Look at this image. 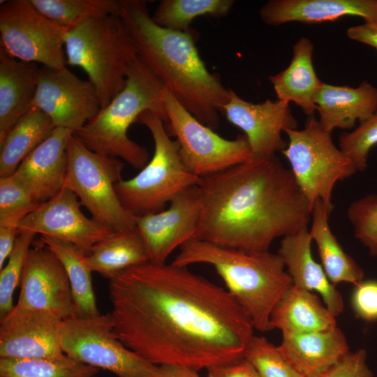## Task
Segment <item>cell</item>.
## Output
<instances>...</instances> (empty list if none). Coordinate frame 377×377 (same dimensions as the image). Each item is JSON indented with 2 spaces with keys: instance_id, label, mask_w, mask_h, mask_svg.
<instances>
[{
  "instance_id": "1",
  "label": "cell",
  "mask_w": 377,
  "mask_h": 377,
  "mask_svg": "<svg viewBox=\"0 0 377 377\" xmlns=\"http://www.w3.org/2000/svg\"><path fill=\"white\" fill-rule=\"evenodd\" d=\"M114 332L157 365L198 371L244 358L255 330L223 288L188 267L148 261L110 281Z\"/></svg>"
},
{
  "instance_id": "2",
  "label": "cell",
  "mask_w": 377,
  "mask_h": 377,
  "mask_svg": "<svg viewBox=\"0 0 377 377\" xmlns=\"http://www.w3.org/2000/svg\"><path fill=\"white\" fill-rule=\"evenodd\" d=\"M202 209L193 239L249 252L308 228L310 205L290 170L275 156L201 178Z\"/></svg>"
},
{
  "instance_id": "3",
  "label": "cell",
  "mask_w": 377,
  "mask_h": 377,
  "mask_svg": "<svg viewBox=\"0 0 377 377\" xmlns=\"http://www.w3.org/2000/svg\"><path fill=\"white\" fill-rule=\"evenodd\" d=\"M119 3V17L140 59L190 113L216 129L229 89L206 67L195 45L194 34L157 24L146 1L120 0Z\"/></svg>"
},
{
  "instance_id": "4",
  "label": "cell",
  "mask_w": 377,
  "mask_h": 377,
  "mask_svg": "<svg viewBox=\"0 0 377 377\" xmlns=\"http://www.w3.org/2000/svg\"><path fill=\"white\" fill-rule=\"evenodd\" d=\"M172 263L188 267L211 265L225 283L227 291L246 311L255 330H272V311L293 281L278 253L249 252L192 239L180 248Z\"/></svg>"
},
{
  "instance_id": "5",
  "label": "cell",
  "mask_w": 377,
  "mask_h": 377,
  "mask_svg": "<svg viewBox=\"0 0 377 377\" xmlns=\"http://www.w3.org/2000/svg\"><path fill=\"white\" fill-rule=\"evenodd\" d=\"M166 92L161 81L138 57L129 68L122 90L73 135L96 153L142 169L150 160L149 152L129 138L128 128L146 111L167 123Z\"/></svg>"
},
{
  "instance_id": "6",
  "label": "cell",
  "mask_w": 377,
  "mask_h": 377,
  "mask_svg": "<svg viewBox=\"0 0 377 377\" xmlns=\"http://www.w3.org/2000/svg\"><path fill=\"white\" fill-rule=\"evenodd\" d=\"M66 64L83 69L107 106L125 85L135 46L119 14L92 17L66 30Z\"/></svg>"
},
{
  "instance_id": "7",
  "label": "cell",
  "mask_w": 377,
  "mask_h": 377,
  "mask_svg": "<svg viewBox=\"0 0 377 377\" xmlns=\"http://www.w3.org/2000/svg\"><path fill=\"white\" fill-rule=\"evenodd\" d=\"M137 122L145 126L152 135L153 156L138 174L121 179L114 188L123 207L140 216L163 210L181 192L198 185L201 178L186 168L178 143L167 133L165 123L159 117L146 111Z\"/></svg>"
},
{
  "instance_id": "8",
  "label": "cell",
  "mask_w": 377,
  "mask_h": 377,
  "mask_svg": "<svg viewBox=\"0 0 377 377\" xmlns=\"http://www.w3.org/2000/svg\"><path fill=\"white\" fill-rule=\"evenodd\" d=\"M67 154L64 187L77 196L92 219L115 232L135 229V216L123 207L114 188L122 179L124 162L90 150L74 135Z\"/></svg>"
},
{
  "instance_id": "9",
  "label": "cell",
  "mask_w": 377,
  "mask_h": 377,
  "mask_svg": "<svg viewBox=\"0 0 377 377\" xmlns=\"http://www.w3.org/2000/svg\"><path fill=\"white\" fill-rule=\"evenodd\" d=\"M284 133L288 142L281 153L311 209L317 200L333 209L331 199L335 184L353 175L357 171L355 165L314 116L308 117L303 129H287Z\"/></svg>"
},
{
  "instance_id": "10",
  "label": "cell",
  "mask_w": 377,
  "mask_h": 377,
  "mask_svg": "<svg viewBox=\"0 0 377 377\" xmlns=\"http://www.w3.org/2000/svg\"><path fill=\"white\" fill-rule=\"evenodd\" d=\"M59 343L66 355L109 371L117 377H159V366L133 351L118 339L110 312L62 320Z\"/></svg>"
},
{
  "instance_id": "11",
  "label": "cell",
  "mask_w": 377,
  "mask_h": 377,
  "mask_svg": "<svg viewBox=\"0 0 377 377\" xmlns=\"http://www.w3.org/2000/svg\"><path fill=\"white\" fill-rule=\"evenodd\" d=\"M165 108L168 117L166 132L176 138L181 160L193 175L203 178L253 156L244 135H238L233 140L220 136L198 120L168 89Z\"/></svg>"
},
{
  "instance_id": "12",
  "label": "cell",
  "mask_w": 377,
  "mask_h": 377,
  "mask_svg": "<svg viewBox=\"0 0 377 377\" xmlns=\"http://www.w3.org/2000/svg\"><path fill=\"white\" fill-rule=\"evenodd\" d=\"M66 30L38 10L29 0L1 3L0 50L11 57L62 69L66 64Z\"/></svg>"
},
{
  "instance_id": "13",
  "label": "cell",
  "mask_w": 377,
  "mask_h": 377,
  "mask_svg": "<svg viewBox=\"0 0 377 377\" xmlns=\"http://www.w3.org/2000/svg\"><path fill=\"white\" fill-rule=\"evenodd\" d=\"M32 106L45 112L55 127L74 133L101 110L94 84L79 78L66 67L59 70L40 68Z\"/></svg>"
},
{
  "instance_id": "14",
  "label": "cell",
  "mask_w": 377,
  "mask_h": 377,
  "mask_svg": "<svg viewBox=\"0 0 377 377\" xmlns=\"http://www.w3.org/2000/svg\"><path fill=\"white\" fill-rule=\"evenodd\" d=\"M80 206L77 196L64 187L28 214L20 222L18 232L29 231L65 241L89 255L96 244L115 231L87 218Z\"/></svg>"
},
{
  "instance_id": "15",
  "label": "cell",
  "mask_w": 377,
  "mask_h": 377,
  "mask_svg": "<svg viewBox=\"0 0 377 377\" xmlns=\"http://www.w3.org/2000/svg\"><path fill=\"white\" fill-rule=\"evenodd\" d=\"M202 209V194L197 185L181 192L163 210L135 216L149 261L165 263L177 248L193 239Z\"/></svg>"
},
{
  "instance_id": "16",
  "label": "cell",
  "mask_w": 377,
  "mask_h": 377,
  "mask_svg": "<svg viewBox=\"0 0 377 377\" xmlns=\"http://www.w3.org/2000/svg\"><path fill=\"white\" fill-rule=\"evenodd\" d=\"M20 286L16 306L47 311L62 320L75 316L65 269L40 239L28 253Z\"/></svg>"
},
{
  "instance_id": "17",
  "label": "cell",
  "mask_w": 377,
  "mask_h": 377,
  "mask_svg": "<svg viewBox=\"0 0 377 377\" xmlns=\"http://www.w3.org/2000/svg\"><path fill=\"white\" fill-rule=\"evenodd\" d=\"M222 114L244 133L253 156H272L281 152L288 145L281 133L297 128L289 103L268 99L253 103L242 98L230 89Z\"/></svg>"
},
{
  "instance_id": "18",
  "label": "cell",
  "mask_w": 377,
  "mask_h": 377,
  "mask_svg": "<svg viewBox=\"0 0 377 377\" xmlns=\"http://www.w3.org/2000/svg\"><path fill=\"white\" fill-rule=\"evenodd\" d=\"M62 320L54 314L15 305L0 319V358L17 360L64 356L59 343Z\"/></svg>"
},
{
  "instance_id": "19",
  "label": "cell",
  "mask_w": 377,
  "mask_h": 377,
  "mask_svg": "<svg viewBox=\"0 0 377 377\" xmlns=\"http://www.w3.org/2000/svg\"><path fill=\"white\" fill-rule=\"evenodd\" d=\"M74 132L55 127L13 173L15 179L38 202L45 201L64 188L68 169L67 147Z\"/></svg>"
},
{
  "instance_id": "20",
  "label": "cell",
  "mask_w": 377,
  "mask_h": 377,
  "mask_svg": "<svg viewBox=\"0 0 377 377\" xmlns=\"http://www.w3.org/2000/svg\"><path fill=\"white\" fill-rule=\"evenodd\" d=\"M259 15L269 26L334 22L345 16L367 22L377 20V0H270L260 8Z\"/></svg>"
},
{
  "instance_id": "21",
  "label": "cell",
  "mask_w": 377,
  "mask_h": 377,
  "mask_svg": "<svg viewBox=\"0 0 377 377\" xmlns=\"http://www.w3.org/2000/svg\"><path fill=\"white\" fill-rule=\"evenodd\" d=\"M312 239L309 228L282 237L278 254L293 283L319 295L328 310L335 316L344 308L343 297L329 280L321 264L311 253Z\"/></svg>"
},
{
  "instance_id": "22",
  "label": "cell",
  "mask_w": 377,
  "mask_h": 377,
  "mask_svg": "<svg viewBox=\"0 0 377 377\" xmlns=\"http://www.w3.org/2000/svg\"><path fill=\"white\" fill-rule=\"evenodd\" d=\"M278 346L303 377H321L349 353L346 337L337 326L323 331L282 335Z\"/></svg>"
},
{
  "instance_id": "23",
  "label": "cell",
  "mask_w": 377,
  "mask_h": 377,
  "mask_svg": "<svg viewBox=\"0 0 377 377\" xmlns=\"http://www.w3.org/2000/svg\"><path fill=\"white\" fill-rule=\"evenodd\" d=\"M314 102L319 114L318 120L323 130L350 129L377 110V88L367 81L357 87L337 86L323 82Z\"/></svg>"
},
{
  "instance_id": "24",
  "label": "cell",
  "mask_w": 377,
  "mask_h": 377,
  "mask_svg": "<svg viewBox=\"0 0 377 377\" xmlns=\"http://www.w3.org/2000/svg\"><path fill=\"white\" fill-rule=\"evenodd\" d=\"M40 68L0 50V142L32 107Z\"/></svg>"
},
{
  "instance_id": "25",
  "label": "cell",
  "mask_w": 377,
  "mask_h": 377,
  "mask_svg": "<svg viewBox=\"0 0 377 377\" xmlns=\"http://www.w3.org/2000/svg\"><path fill=\"white\" fill-rule=\"evenodd\" d=\"M271 325L282 335L323 331L337 327L336 317L317 294L293 283L276 304Z\"/></svg>"
},
{
  "instance_id": "26",
  "label": "cell",
  "mask_w": 377,
  "mask_h": 377,
  "mask_svg": "<svg viewBox=\"0 0 377 377\" xmlns=\"http://www.w3.org/2000/svg\"><path fill=\"white\" fill-rule=\"evenodd\" d=\"M293 58L282 71L269 76L277 100L293 102L308 117L316 111L315 96L322 82L313 64V45L306 37H301L293 47Z\"/></svg>"
},
{
  "instance_id": "27",
  "label": "cell",
  "mask_w": 377,
  "mask_h": 377,
  "mask_svg": "<svg viewBox=\"0 0 377 377\" xmlns=\"http://www.w3.org/2000/svg\"><path fill=\"white\" fill-rule=\"evenodd\" d=\"M333 209L317 200L311 209L310 237L317 247L321 265L330 282L335 286L340 283L354 286L364 280V272L350 256L333 234L329 216Z\"/></svg>"
},
{
  "instance_id": "28",
  "label": "cell",
  "mask_w": 377,
  "mask_h": 377,
  "mask_svg": "<svg viewBox=\"0 0 377 377\" xmlns=\"http://www.w3.org/2000/svg\"><path fill=\"white\" fill-rule=\"evenodd\" d=\"M86 261L92 271L110 281L121 272L145 263L149 257L137 229L114 232L96 244Z\"/></svg>"
},
{
  "instance_id": "29",
  "label": "cell",
  "mask_w": 377,
  "mask_h": 377,
  "mask_svg": "<svg viewBox=\"0 0 377 377\" xmlns=\"http://www.w3.org/2000/svg\"><path fill=\"white\" fill-rule=\"evenodd\" d=\"M55 128L51 119L32 106L0 142V177L13 175L21 162Z\"/></svg>"
},
{
  "instance_id": "30",
  "label": "cell",
  "mask_w": 377,
  "mask_h": 377,
  "mask_svg": "<svg viewBox=\"0 0 377 377\" xmlns=\"http://www.w3.org/2000/svg\"><path fill=\"white\" fill-rule=\"evenodd\" d=\"M60 260L66 272L71 289L75 316L89 318L99 316L92 284V271L86 256L74 244L41 236L39 239Z\"/></svg>"
},
{
  "instance_id": "31",
  "label": "cell",
  "mask_w": 377,
  "mask_h": 377,
  "mask_svg": "<svg viewBox=\"0 0 377 377\" xmlns=\"http://www.w3.org/2000/svg\"><path fill=\"white\" fill-rule=\"evenodd\" d=\"M232 0H162L152 16L159 26L187 31L192 21L200 16H226L234 5Z\"/></svg>"
},
{
  "instance_id": "32",
  "label": "cell",
  "mask_w": 377,
  "mask_h": 377,
  "mask_svg": "<svg viewBox=\"0 0 377 377\" xmlns=\"http://www.w3.org/2000/svg\"><path fill=\"white\" fill-rule=\"evenodd\" d=\"M99 369L66 355L58 358H0V377H96Z\"/></svg>"
},
{
  "instance_id": "33",
  "label": "cell",
  "mask_w": 377,
  "mask_h": 377,
  "mask_svg": "<svg viewBox=\"0 0 377 377\" xmlns=\"http://www.w3.org/2000/svg\"><path fill=\"white\" fill-rule=\"evenodd\" d=\"M41 13L68 29L92 17L119 14L114 0H29Z\"/></svg>"
},
{
  "instance_id": "34",
  "label": "cell",
  "mask_w": 377,
  "mask_h": 377,
  "mask_svg": "<svg viewBox=\"0 0 377 377\" xmlns=\"http://www.w3.org/2000/svg\"><path fill=\"white\" fill-rule=\"evenodd\" d=\"M36 235L31 232H20L7 264L0 272V319L10 313L15 307L13 295L20 285L28 253Z\"/></svg>"
},
{
  "instance_id": "35",
  "label": "cell",
  "mask_w": 377,
  "mask_h": 377,
  "mask_svg": "<svg viewBox=\"0 0 377 377\" xmlns=\"http://www.w3.org/2000/svg\"><path fill=\"white\" fill-rule=\"evenodd\" d=\"M244 358L260 377H303L286 359L279 346L262 336L252 337Z\"/></svg>"
},
{
  "instance_id": "36",
  "label": "cell",
  "mask_w": 377,
  "mask_h": 377,
  "mask_svg": "<svg viewBox=\"0 0 377 377\" xmlns=\"http://www.w3.org/2000/svg\"><path fill=\"white\" fill-rule=\"evenodd\" d=\"M41 202L34 200L13 175L0 177V226L17 228Z\"/></svg>"
},
{
  "instance_id": "37",
  "label": "cell",
  "mask_w": 377,
  "mask_h": 377,
  "mask_svg": "<svg viewBox=\"0 0 377 377\" xmlns=\"http://www.w3.org/2000/svg\"><path fill=\"white\" fill-rule=\"evenodd\" d=\"M347 216L353 226L355 238L377 257V194H368L352 202Z\"/></svg>"
},
{
  "instance_id": "38",
  "label": "cell",
  "mask_w": 377,
  "mask_h": 377,
  "mask_svg": "<svg viewBox=\"0 0 377 377\" xmlns=\"http://www.w3.org/2000/svg\"><path fill=\"white\" fill-rule=\"evenodd\" d=\"M339 147L355 165L357 171L367 167L370 150L377 145V110L350 132L339 136Z\"/></svg>"
},
{
  "instance_id": "39",
  "label": "cell",
  "mask_w": 377,
  "mask_h": 377,
  "mask_svg": "<svg viewBox=\"0 0 377 377\" xmlns=\"http://www.w3.org/2000/svg\"><path fill=\"white\" fill-rule=\"evenodd\" d=\"M350 304L357 318L367 323L377 321V280H363L355 285Z\"/></svg>"
},
{
  "instance_id": "40",
  "label": "cell",
  "mask_w": 377,
  "mask_h": 377,
  "mask_svg": "<svg viewBox=\"0 0 377 377\" xmlns=\"http://www.w3.org/2000/svg\"><path fill=\"white\" fill-rule=\"evenodd\" d=\"M364 348L349 353L321 377H374Z\"/></svg>"
},
{
  "instance_id": "41",
  "label": "cell",
  "mask_w": 377,
  "mask_h": 377,
  "mask_svg": "<svg viewBox=\"0 0 377 377\" xmlns=\"http://www.w3.org/2000/svg\"><path fill=\"white\" fill-rule=\"evenodd\" d=\"M207 370V377H260L244 358L235 363L211 367Z\"/></svg>"
},
{
  "instance_id": "42",
  "label": "cell",
  "mask_w": 377,
  "mask_h": 377,
  "mask_svg": "<svg viewBox=\"0 0 377 377\" xmlns=\"http://www.w3.org/2000/svg\"><path fill=\"white\" fill-rule=\"evenodd\" d=\"M346 34L350 39L377 50V20L350 27L347 29Z\"/></svg>"
},
{
  "instance_id": "43",
  "label": "cell",
  "mask_w": 377,
  "mask_h": 377,
  "mask_svg": "<svg viewBox=\"0 0 377 377\" xmlns=\"http://www.w3.org/2000/svg\"><path fill=\"white\" fill-rule=\"evenodd\" d=\"M17 234V228L0 226V269L3 268L6 260L13 251Z\"/></svg>"
},
{
  "instance_id": "44",
  "label": "cell",
  "mask_w": 377,
  "mask_h": 377,
  "mask_svg": "<svg viewBox=\"0 0 377 377\" xmlns=\"http://www.w3.org/2000/svg\"><path fill=\"white\" fill-rule=\"evenodd\" d=\"M198 371L184 367L159 366V377H201Z\"/></svg>"
}]
</instances>
